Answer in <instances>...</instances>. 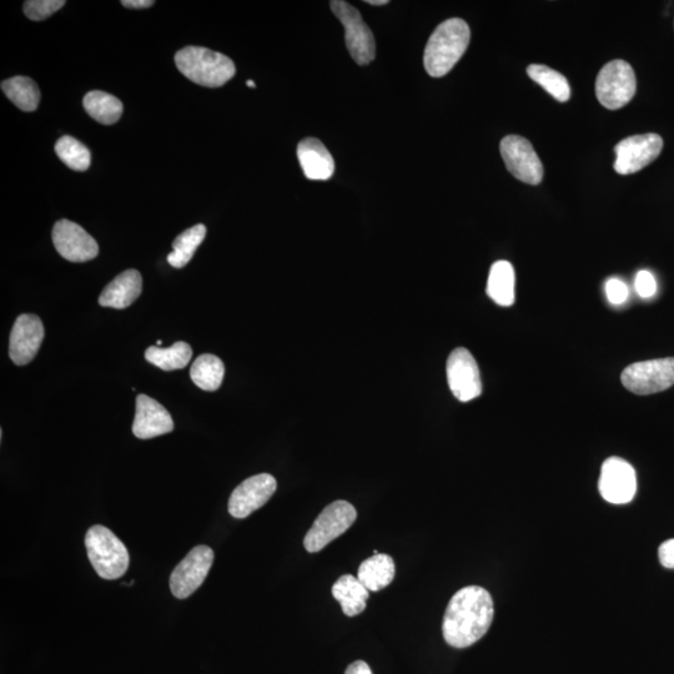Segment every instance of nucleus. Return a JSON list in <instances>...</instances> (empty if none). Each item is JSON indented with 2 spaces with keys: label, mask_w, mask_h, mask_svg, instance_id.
<instances>
[{
  "label": "nucleus",
  "mask_w": 674,
  "mask_h": 674,
  "mask_svg": "<svg viewBox=\"0 0 674 674\" xmlns=\"http://www.w3.org/2000/svg\"><path fill=\"white\" fill-rule=\"evenodd\" d=\"M160 345H162V340H158V342H157V346H160Z\"/></svg>",
  "instance_id": "4c0bfd02"
},
{
  "label": "nucleus",
  "mask_w": 674,
  "mask_h": 674,
  "mask_svg": "<svg viewBox=\"0 0 674 674\" xmlns=\"http://www.w3.org/2000/svg\"><path fill=\"white\" fill-rule=\"evenodd\" d=\"M55 153L67 167L75 171L88 170L92 162L89 149L69 135H64L58 140L55 144Z\"/></svg>",
  "instance_id": "c85d7f7f"
},
{
  "label": "nucleus",
  "mask_w": 674,
  "mask_h": 674,
  "mask_svg": "<svg viewBox=\"0 0 674 674\" xmlns=\"http://www.w3.org/2000/svg\"><path fill=\"white\" fill-rule=\"evenodd\" d=\"M357 511L350 502L339 500L326 506L304 538L306 551L315 553L323 550L337 537L344 535L354 525Z\"/></svg>",
  "instance_id": "423d86ee"
},
{
  "label": "nucleus",
  "mask_w": 674,
  "mask_h": 674,
  "mask_svg": "<svg viewBox=\"0 0 674 674\" xmlns=\"http://www.w3.org/2000/svg\"><path fill=\"white\" fill-rule=\"evenodd\" d=\"M396 566L389 555L377 553L361 563L357 578L367 590L377 592L384 590L394 581Z\"/></svg>",
  "instance_id": "aec40b11"
},
{
  "label": "nucleus",
  "mask_w": 674,
  "mask_h": 674,
  "mask_svg": "<svg viewBox=\"0 0 674 674\" xmlns=\"http://www.w3.org/2000/svg\"><path fill=\"white\" fill-rule=\"evenodd\" d=\"M298 158L306 178L328 180L335 171L333 155L319 139H304L298 147Z\"/></svg>",
  "instance_id": "6ab92c4d"
},
{
  "label": "nucleus",
  "mask_w": 674,
  "mask_h": 674,
  "mask_svg": "<svg viewBox=\"0 0 674 674\" xmlns=\"http://www.w3.org/2000/svg\"><path fill=\"white\" fill-rule=\"evenodd\" d=\"M606 294L611 304L622 305L626 303L630 291H628L627 285L622 280L612 278L607 281Z\"/></svg>",
  "instance_id": "7c9ffc66"
},
{
  "label": "nucleus",
  "mask_w": 674,
  "mask_h": 674,
  "mask_svg": "<svg viewBox=\"0 0 674 674\" xmlns=\"http://www.w3.org/2000/svg\"><path fill=\"white\" fill-rule=\"evenodd\" d=\"M44 326L37 315L24 314L15 320L9 340V356L15 365L24 366L37 356L44 340Z\"/></svg>",
  "instance_id": "dca6fc26"
},
{
  "label": "nucleus",
  "mask_w": 674,
  "mask_h": 674,
  "mask_svg": "<svg viewBox=\"0 0 674 674\" xmlns=\"http://www.w3.org/2000/svg\"><path fill=\"white\" fill-rule=\"evenodd\" d=\"M637 80L635 70L625 60L607 63L597 75L598 102L610 110L625 107L635 97Z\"/></svg>",
  "instance_id": "39448f33"
},
{
  "label": "nucleus",
  "mask_w": 674,
  "mask_h": 674,
  "mask_svg": "<svg viewBox=\"0 0 674 674\" xmlns=\"http://www.w3.org/2000/svg\"><path fill=\"white\" fill-rule=\"evenodd\" d=\"M143 279L138 270H127L119 274L112 283L105 286L99 296V305L103 308L127 309L142 294Z\"/></svg>",
  "instance_id": "a211bd4d"
},
{
  "label": "nucleus",
  "mask_w": 674,
  "mask_h": 674,
  "mask_svg": "<svg viewBox=\"0 0 674 674\" xmlns=\"http://www.w3.org/2000/svg\"><path fill=\"white\" fill-rule=\"evenodd\" d=\"M122 4L125 8L145 9L153 7L155 3L153 0H123Z\"/></svg>",
  "instance_id": "f704fd0d"
},
{
  "label": "nucleus",
  "mask_w": 674,
  "mask_h": 674,
  "mask_svg": "<svg viewBox=\"0 0 674 674\" xmlns=\"http://www.w3.org/2000/svg\"><path fill=\"white\" fill-rule=\"evenodd\" d=\"M193 350L184 341L175 342L168 349L159 346H150L145 351V359L164 371L181 370L188 366Z\"/></svg>",
  "instance_id": "393cba45"
},
{
  "label": "nucleus",
  "mask_w": 674,
  "mask_h": 674,
  "mask_svg": "<svg viewBox=\"0 0 674 674\" xmlns=\"http://www.w3.org/2000/svg\"><path fill=\"white\" fill-rule=\"evenodd\" d=\"M175 64L186 78L201 87L219 88L234 78L233 60L201 47H186L175 54Z\"/></svg>",
  "instance_id": "7ed1b4c3"
},
{
  "label": "nucleus",
  "mask_w": 674,
  "mask_h": 674,
  "mask_svg": "<svg viewBox=\"0 0 674 674\" xmlns=\"http://www.w3.org/2000/svg\"><path fill=\"white\" fill-rule=\"evenodd\" d=\"M174 427L173 417L157 400L143 394L137 397L133 434L138 439H154V437L169 434Z\"/></svg>",
  "instance_id": "f3484780"
},
{
  "label": "nucleus",
  "mask_w": 674,
  "mask_h": 674,
  "mask_svg": "<svg viewBox=\"0 0 674 674\" xmlns=\"http://www.w3.org/2000/svg\"><path fill=\"white\" fill-rule=\"evenodd\" d=\"M206 226L198 224L181 233L173 243V253L168 255V263L175 269L184 268L193 259L196 249L203 243Z\"/></svg>",
  "instance_id": "cd10ccee"
},
{
  "label": "nucleus",
  "mask_w": 674,
  "mask_h": 674,
  "mask_svg": "<svg viewBox=\"0 0 674 674\" xmlns=\"http://www.w3.org/2000/svg\"><path fill=\"white\" fill-rule=\"evenodd\" d=\"M636 291L643 299L652 298L657 293V283L655 276L650 271L642 270L636 276Z\"/></svg>",
  "instance_id": "2f4dec72"
},
{
  "label": "nucleus",
  "mask_w": 674,
  "mask_h": 674,
  "mask_svg": "<svg viewBox=\"0 0 674 674\" xmlns=\"http://www.w3.org/2000/svg\"><path fill=\"white\" fill-rule=\"evenodd\" d=\"M447 381L452 394L461 402L477 399L482 392L479 365L465 347H457L447 360Z\"/></svg>",
  "instance_id": "9b49d317"
},
{
  "label": "nucleus",
  "mask_w": 674,
  "mask_h": 674,
  "mask_svg": "<svg viewBox=\"0 0 674 674\" xmlns=\"http://www.w3.org/2000/svg\"><path fill=\"white\" fill-rule=\"evenodd\" d=\"M369 592L359 578L351 575L340 577L333 586V596L340 602L347 617H355L365 611Z\"/></svg>",
  "instance_id": "412c9836"
},
{
  "label": "nucleus",
  "mask_w": 674,
  "mask_h": 674,
  "mask_svg": "<svg viewBox=\"0 0 674 674\" xmlns=\"http://www.w3.org/2000/svg\"><path fill=\"white\" fill-rule=\"evenodd\" d=\"M470 27L465 20L452 18L441 23L426 44L424 65L432 78L445 77L469 48Z\"/></svg>",
  "instance_id": "f03ea898"
},
{
  "label": "nucleus",
  "mask_w": 674,
  "mask_h": 674,
  "mask_svg": "<svg viewBox=\"0 0 674 674\" xmlns=\"http://www.w3.org/2000/svg\"><path fill=\"white\" fill-rule=\"evenodd\" d=\"M335 17L345 28V42L352 59L359 65H367L376 57L374 34L362 20L359 10L344 0L330 3Z\"/></svg>",
  "instance_id": "0eeeda50"
},
{
  "label": "nucleus",
  "mask_w": 674,
  "mask_h": 674,
  "mask_svg": "<svg viewBox=\"0 0 674 674\" xmlns=\"http://www.w3.org/2000/svg\"><path fill=\"white\" fill-rule=\"evenodd\" d=\"M53 243L58 253L72 263H85L99 254L97 241L82 226L65 219L54 225Z\"/></svg>",
  "instance_id": "4468645a"
},
{
  "label": "nucleus",
  "mask_w": 674,
  "mask_h": 674,
  "mask_svg": "<svg viewBox=\"0 0 674 674\" xmlns=\"http://www.w3.org/2000/svg\"><path fill=\"white\" fill-rule=\"evenodd\" d=\"M64 5V0H28L24 3V13L30 20L40 22L58 12Z\"/></svg>",
  "instance_id": "c756f323"
},
{
  "label": "nucleus",
  "mask_w": 674,
  "mask_h": 674,
  "mask_svg": "<svg viewBox=\"0 0 674 674\" xmlns=\"http://www.w3.org/2000/svg\"><path fill=\"white\" fill-rule=\"evenodd\" d=\"M501 155L506 168L522 183L538 185L543 178V167L535 149L520 135H507L501 142Z\"/></svg>",
  "instance_id": "f8f14e48"
},
{
  "label": "nucleus",
  "mask_w": 674,
  "mask_h": 674,
  "mask_svg": "<svg viewBox=\"0 0 674 674\" xmlns=\"http://www.w3.org/2000/svg\"><path fill=\"white\" fill-rule=\"evenodd\" d=\"M345 674H372V671L366 662L356 661L347 667Z\"/></svg>",
  "instance_id": "72a5a7b5"
},
{
  "label": "nucleus",
  "mask_w": 674,
  "mask_h": 674,
  "mask_svg": "<svg viewBox=\"0 0 674 674\" xmlns=\"http://www.w3.org/2000/svg\"><path fill=\"white\" fill-rule=\"evenodd\" d=\"M494 600L485 588H461L446 608L442 633L447 645L467 648L489 632L494 621Z\"/></svg>",
  "instance_id": "f257e3e1"
},
{
  "label": "nucleus",
  "mask_w": 674,
  "mask_h": 674,
  "mask_svg": "<svg viewBox=\"0 0 674 674\" xmlns=\"http://www.w3.org/2000/svg\"><path fill=\"white\" fill-rule=\"evenodd\" d=\"M224 362L218 356L200 355L191 366L190 377L194 384L205 391H216L223 384Z\"/></svg>",
  "instance_id": "b1692460"
},
{
  "label": "nucleus",
  "mask_w": 674,
  "mask_h": 674,
  "mask_svg": "<svg viewBox=\"0 0 674 674\" xmlns=\"http://www.w3.org/2000/svg\"><path fill=\"white\" fill-rule=\"evenodd\" d=\"M527 74L533 82L541 85L558 102L566 103L570 100L571 88L565 75L542 64H531L527 68Z\"/></svg>",
  "instance_id": "bb28decb"
},
{
  "label": "nucleus",
  "mask_w": 674,
  "mask_h": 674,
  "mask_svg": "<svg viewBox=\"0 0 674 674\" xmlns=\"http://www.w3.org/2000/svg\"><path fill=\"white\" fill-rule=\"evenodd\" d=\"M213 563L214 551L210 547H194L171 573V593L179 600L193 595L203 585Z\"/></svg>",
  "instance_id": "1a4fd4ad"
},
{
  "label": "nucleus",
  "mask_w": 674,
  "mask_h": 674,
  "mask_svg": "<svg viewBox=\"0 0 674 674\" xmlns=\"http://www.w3.org/2000/svg\"><path fill=\"white\" fill-rule=\"evenodd\" d=\"M278 489L274 476L260 474L241 482L230 496L228 510L235 518H246L268 502Z\"/></svg>",
  "instance_id": "2eb2a0df"
},
{
  "label": "nucleus",
  "mask_w": 674,
  "mask_h": 674,
  "mask_svg": "<svg viewBox=\"0 0 674 674\" xmlns=\"http://www.w3.org/2000/svg\"><path fill=\"white\" fill-rule=\"evenodd\" d=\"M658 557L663 567L674 568V538L662 543L658 548Z\"/></svg>",
  "instance_id": "473e14b6"
},
{
  "label": "nucleus",
  "mask_w": 674,
  "mask_h": 674,
  "mask_svg": "<svg viewBox=\"0 0 674 674\" xmlns=\"http://www.w3.org/2000/svg\"><path fill=\"white\" fill-rule=\"evenodd\" d=\"M90 563L103 580L123 577L129 567V552L124 543L109 528L93 526L85 535Z\"/></svg>",
  "instance_id": "20e7f679"
},
{
  "label": "nucleus",
  "mask_w": 674,
  "mask_h": 674,
  "mask_svg": "<svg viewBox=\"0 0 674 674\" xmlns=\"http://www.w3.org/2000/svg\"><path fill=\"white\" fill-rule=\"evenodd\" d=\"M83 105L90 117L103 125L117 123L124 110L123 103L118 98L100 90L85 95Z\"/></svg>",
  "instance_id": "5701e85b"
},
{
  "label": "nucleus",
  "mask_w": 674,
  "mask_h": 674,
  "mask_svg": "<svg viewBox=\"0 0 674 674\" xmlns=\"http://www.w3.org/2000/svg\"><path fill=\"white\" fill-rule=\"evenodd\" d=\"M663 139L658 134H641L623 139L615 148V170L630 175L646 168L660 157Z\"/></svg>",
  "instance_id": "9d476101"
},
{
  "label": "nucleus",
  "mask_w": 674,
  "mask_h": 674,
  "mask_svg": "<svg viewBox=\"0 0 674 674\" xmlns=\"http://www.w3.org/2000/svg\"><path fill=\"white\" fill-rule=\"evenodd\" d=\"M248 87H250V88H255V87H256V85H255V83L253 82V80H248Z\"/></svg>",
  "instance_id": "e433bc0d"
},
{
  "label": "nucleus",
  "mask_w": 674,
  "mask_h": 674,
  "mask_svg": "<svg viewBox=\"0 0 674 674\" xmlns=\"http://www.w3.org/2000/svg\"><path fill=\"white\" fill-rule=\"evenodd\" d=\"M486 291L497 305L515 303V270L508 261L501 260L492 265Z\"/></svg>",
  "instance_id": "4be33fe9"
},
{
  "label": "nucleus",
  "mask_w": 674,
  "mask_h": 674,
  "mask_svg": "<svg viewBox=\"0 0 674 674\" xmlns=\"http://www.w3.org/2000/svg\"><path fill=\"white\" fill-rule=\"evenodd\" d=\"M623 386L636 395H651L674 385V357L636 362L621 375Z\"/></svg>",
  "instance_id": "6e6552de"
},
{
  "label": "nucleus",
  "mask_w": 674,
  "mask_h": 674,
  "mask_svg": "<svg viewBox=\"0 0 674 674\" xmlns=\"http://www.w3.org/2000/svg\"><path fill=\"white\" fill-rule=\"evenodd\" d=\"M2 90L15 107L23 112H34L40 102V90L33 79L14 77L4 80Z\"/></svg>",
  "instance_id": "a878e982"
},
{
  "label": "nucleus",
  "mask_w": 674,
  "mask_h": 674,
  "mask_svg": "<svg viewBox=\"0 0 674 674\" xmlns=\"http://www.w3.org/2000/svg\"><path fill=\"white\" fill-rule=\"evenodd\" d=\"M366 3L370 5H386L389 4V0H367Z\"/></svg>",
  "instance_id": "c9c22d12"
},
{
  "label": "nucleus",
  "mask_w": 674,
  "mask_h": 674,
  "mask_svg": "<svg viewBox=\"0 0 674 674\" xmlns=\"http://www.w3.org/2000/svg\"><path fill=\"white\" fill-rule=\"evenodd\" d=\"M598 489L603 499L610 504H628L635 499L637 492L635 469L620 457H610L603 462Z\"/></svg>",
  "instance_id": "ddd939ff"
}]
</instances>
